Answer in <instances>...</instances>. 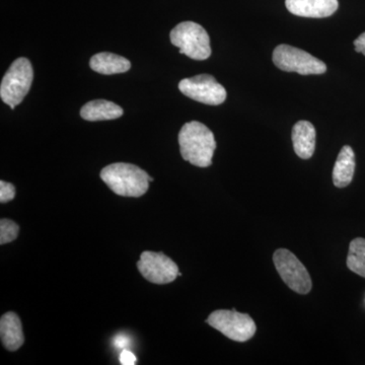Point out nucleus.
<instances>
[{"label":"nucleus","instance_id":"f257e3e1","mask_svg":"<svg viewBox=\"0 0 365 365\" xmlns=\"http://www.w3.org/2000/svg\"><path fill=\"white\" fill-rule=\"evenodd\" d=\"M180 151L186 162L199 168L212 165L216 141L212 131L200 122L192 121L182 127L179 133Z\"/></svg>","mask_w":365,"mask_h":365},{"label":"nucleus","instance_id":"f03ea898","mask_svg":"<svg viewBox=\"0 0 365 365\" xmlns=\"http://www.w3.org/2000/svg\"><path fill=\"white\" fill-rule=\"evenodd\" d=\"M101 179L114 192L123 197L138 198L148 192L153 179L135 165L116 163L107 165L101 172Z\"/></svg>","mask_w":365,"mask_h":365},{"label":"nucleus","instance_id":"7ed1b4c3","mask_svg":"<svg viewBox=\"0 0 365 365\" xmlns=\"http://www.w3.org/2000/svg\"><path fill=\"white\" fill-rule=\"evenodd\" d=\"M172 44L180 53L194 60L208 59L211 55L210 39L205 29L194 21H182L170 34Z\"/></svg>","mask_w":365,"mask_h":365},{"label":"nucleus","instance_id":"20e7f679","mask_svg":"<svg viewBox=\"0 0 365 365\" xmlns=\"http://www.w3.org/2000/svg\"><path fill=\"white\" fill-rule=\"evenodd\" d=\"M34 71L29 59L18 58L4 74L0 85V97L11 109L23 102L32 86Z\"/></svg>","mask_w":365,"mask_h":365},{"label":"nucleus","instance_id":"39448f33","mask_svg":"<svg viewBox=\"0 0 365 365\" xmlns=\"http://www.w3.org/2000/svg\"><path fill=\"white\" fill-rule=\"evenodd\" d=\"M206 323L220 331L228 339L237 342H246L251 339L257 331L254 319L248 314H242L235 309H218L213 312Z\"/></svg>","mask_w":365,"mask_h":365},{"label":"nucleus","instance_id":"423d86ee","mask_svg":"<svg viewBox=\"0 0 365 365\" xmlns=\"http://www.w3.org/2000/svg\"><path fill=\"white\" fill-rule=\"evenodd\" d=\"M273 62L283 71L297 72L302 76L323 74L327 71L326 64L299 48L289 45H279L273 52Z\"/></svg>","mask_w":365,"mask_h":365},{"label":"nucleus","instance_id":"0eeeda50","mask_svg":"<svg viewBox=\"0 0 365 365\" xmlns=\"http://www.w3.org/2000/svg\"><path fill=\"white\" fill-rule=\"evenodd\" d=\"M276 270L290 289L299 294L311 292L313 283L304 264L287 249H278L273 255Z\"/></svg>","mask_w":365,"mask_h":365},{"label":"nucleus","instance_id":"6e6552de","mask_svg":"<svg viewBox=\"0 0 365 365\" xmlns=\"http://www.w3.org/2000/svg\"><path fill=\"white\" fill-rule=\"evenodd\" d=\"M179 90L186 97L206 105H222L227 98L225 88L210 74L182 79Z\"/></svg>","mask_w":365,"mask_h":365},{"label":"nucleus","instance_id":"1a4fd4ad","mask_svg":"<svg viewBox=\"0 0 365 365\" xmlns=\"http://www.w3.org/2000/svg\"><path fill=\"white\" fill-rule=\"evenodd\" d=\"M137 268L146 280L155 284H168L177 279L179 267L163 253L145 251L137 262Z\"/></svg>","mask_w":365,"mask_h":365},{"label":"nucleus","instance_id":"9d476101","mask_svg":"<svg viewBox=\"0 0 365 365\" xmlns=\"http://www.w3.org/2000/svg\"><path fill=\"white\" fill-rule=\"evenodd\" d=\"M289 13L302 18L322 19L332 16L338 9V0H287Z\"/></svg>","mask_w":365,"mask_h":365},{"label":"nucleus","instance_id":"9b49d317","mask_svg":"<svg viewBox=\"0 0 365 365\" xmlns=\"http://www.w3.org/2000/svg\"><path fill=\"white\" fill-rule=\"evenodd\" d=\"M0 336L1 342L9 351H16L25 342L23 327L18 314L9 312L0 319Z\"/></svg>","mask_w":365,"mask_h":365},{"label":"nucleus","instance_id":"f8f14e48","mask_svg":"<svg viewBox=\"0 0 365 365\" xmlns=\"http://www.w3.org/2000/svg\"><path fill=\"white\" fill-rule=\"evenodd\" d=\"M292 143L297 157L309 160L316 148V129L309 121H299L292 128Z\"/></svg>","mask_w":365,"mask_h":365},{"label":"nucleus","instance_id":"ddd939ff","mask_svg":"<svg viewBox=\"0 0 365 365\" xmlns=\"http://www.w3.org/2000/svg\"><path fill=\"white\" fill-rule=\"evenodd\" d=\"M123 109L115 103L106 100L91 101L81 110V116L86 121H106L118 119L123 115Z\"/></svg>","mask_w":365,"mask_h":365},{"label":"nucleus","instance_id":"4468645a","mask_svg":"<svg viewBox=\"0 0 365 365\" xmlns=\"http://www.w3.org/2000/svg\"><path fill=\"white\" fill-rule=\"evenodd\" d=\"M90 66L98 73L112 76V74L124 73L128 71L131 68V63L128 59L120 55L102 52L91 57Z\"/></svg>","mask_w":365,"mask_h":365},{"label":"nucleus","instance_id":"2eb2a0df","mask_svg":"<svg viewBox=\"0 0 365 365\" xmlns=\"http://www.w3.org/2000/svg\"><path fill=\"white\" fill-rule=\"evenodd\" d=\"M355 170L354 151L345 145L341 150L333 170V182L338 188H345L352 182Z\"/></svg>","mask_w":365,"mask_h":365},{"label":"nucleus","instance_id":"dca6fc26","mask_svg":"<svg viewBox=\"0 0 365 365\" xmlns=\"http://www.w3.org/2000/svg\"><path fill=\"white\" fill-rule=\"evenodd\" d=\"M347 267L365 278V239L357 237L350 242Z\"/></svg>","mask_w":365,"mask_h":365},{"label":"nucleus","instance_id":"f3484780","mask_svg":"<svg viewBox=\"0 0 365 365\" xmlns=\"http://www.w3.org/2000/svg\"><path fill=\"white\" fill-rule=\"evenodd\" d=\"M20 227L16 222L6 218L0 220V244L6 245L14 242L18 237Z\"/></svg>","mask_w":365,"mask_h":365},{"label":"nucleus","instance_id":"a211bd4d","mask_svg":"<svg viewBox=\"0 0 365 365\" xmlns=\"http://www.w3.org/2000/svg\"><path fill=\"white\" fill-rule=\"evenodd\" d=\"M16 196V188L11 182L0 181V202H9Z\"/></svg>","mask_w":365,"mask_h":365},{"label":"nucleus","instance_id":"6ab92c4d","mask_svg":"<svg viewBox=\"0 0 365 365\" xmlns=\"http://www.w3.org/2000/svg\"><path fill=\"white\" fill-rule=\"evenodd\" d=\"M136 356L130 350L123 349L120 354V364L122 365L136 364Z\"/></svg>","mask_w":365,"mask_h":365},{"label":"nucleus","instance_id":"aec40b11","mask_svg":"<svg viewBox=\"0 0 365 365\" xmlns=\"http://www.w3.org/2000/svg\"><path fill=\"white\" fill-rule=\"evenodd\" d=\"M355 51L362 53L365 56V33L361 34L356 40L354 41Z\"/></svg>","mask_w":365,"mask_h":365},{"label":"nucleus","instance_id":"412c9836","mask_svg":"<svg viewBox=\"0 0 365 365\" xmlns=\"http://www.w3.org/2000/svg\"><path fill=\"white\" fill-rule=\"evenodd\" d=\"M129 343H130V341H129L128 338L125 337V336H117L116 339L114 341V345L117 348H120V349H125L129 345Z\"/></svg>","mask_w":365,"mask_h":365}]
</instances>
